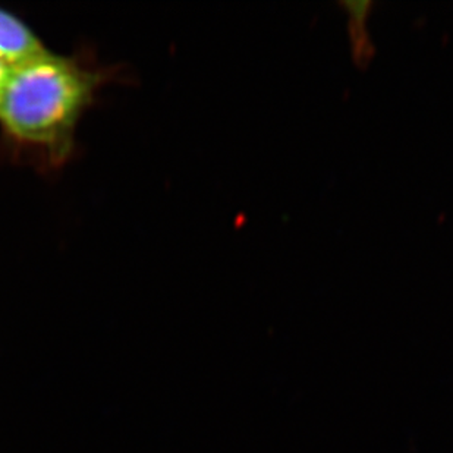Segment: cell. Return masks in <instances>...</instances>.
Listing matches in <instances>:
<instances>
[{
	"label": "cell",
	"mask_w": 453,
	"mask_h": 453,
	"mask_svg": "<svg viewBox=\"0 0 453 453\" xmlns=\"http://www.w3.org/2000/svg\"><path fill=\"white\" fill-rule=\"evenodd\" d=\"M48 49L39 37L13 13L0 9V62L8 68L35 59Z\"/></svg>",
	"instance_id": "7a4b0ae2"
},
{
	"label": "cell",
	"mask_w": 453,
	"mask_h": 453,
	"mask_svg": "<svg viewBox=\"0 0 453 453\" xmlns=\"http://www.w3.org/2000/svg\"><path fill=\"white\" fill-rule=\"evenodd\" d=\"M9 69L6 65L2 64L0 62V88H2V86H4V80H6V77H8Z\"/></svg>",
	"instance_id": "3957f363"
},
{
	"label": "cell",
	"mask_w": 453,
	"mask_h": 453,
	"mask_svg": "<svg viewBox=\"0 0 453 453\" xmlns=\"http://www.w3.org/2000/svg\"><path fill=\"white\" fill-rule=\"evenodd\" d=\"M351 33H352V35H354V37H355V35H358V33H357V31H355V30H351ZM357 39L361 40V35H358V37H357ZM361 51H363V59H364L363 43H361Z\"/></svg>",
	"instance_id": "277c9868"
},
{
	"label": "cell",
	"mask_w": 453,
	"mask_h": 453,
	"mask_svg": "<svg viewBox=\"0 0 453 453\" xmlns=\"http://www.w3.org/2000/svg\"><path fill=\"white\" fill-rule=\"evenodd\" d=\"M97 84L95 73L48 50L9 69L0 88V125L17 142L65 156Z\"/></svg>",
	"instance_id": "6da1fadb"
}]
</instances>
